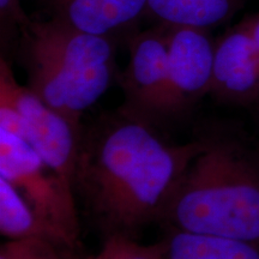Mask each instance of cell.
<instances>
[{
	"instance_id": "cell-1",
	"label": "cell",
	"mask_w": 259,
	"mask_h": 259,
	"mask_svg": "<svg viewBox=\"0 0 259 259\" xmlns=\"http://www.w3.org/2000/svg\"><path fill=\"white\" fill-rule=\"evenodd\" d=\"M205 141L168 144L151 125L121 114L80 135L73 189L107 235L134 238L164 209Z\"/></svg>"
},
{
	"instance_id": "cell-2",
	"label": "cell",
	"mask_w": 259,
	"mask_h": 259,
	"mask_svg": "<svg viewBox=\"0 0 259 259\" xmlns=\"http://www.w3.org/2000/svg\"><path fill=\"white\" fill-rule=\"evenodd\" d=\"M162 221L259 247V167L235 145L206 142L181 177Z\"/></svg>"
},
{
	"instance_id": "cell-3",
	"label": "cell",
	"mask_w": 259,
	"mask_h": 259,
	"mask_svg": "<svg viewBox=\"0 0 259 259\" xmlns=\"http://www.w3.org/2000/svg\"><path fill=\"white\" fill-rule=\"evenodd\" d=\"M118 42L50 18L18 36L28 88L78 131L80 118L111 87Z\"/></svg>"
},
{
	"instance_id": "cell-4",
	"label": "cell",
	"mask_w": 259,
	"mask_h": 259,
	"mask_svg": "<svg viewBox=\"0 0 259 259\" xmlns=\"http://www.w3.org/2000/svg\"><path fill=\"white\" fill-rule=\"evenodd\" d=\"M0 177L21 193L65 245L78 246L79 221L74 189L22 138L0 130Z\"/></svg>"
},
{
	"instance_id": "cell-5",
	"label": "cell",
	"mask_w": 259,
	"mask_h": 259,
	"mask_svg": "<svg viewBox=\"0 0 259 259\" xmlns=\"http://www.w3.org/2000/svg\"><path fill=\"white\" fill-rule=\"evenodd\" d=\"M0 100L11 103L21 114L19 138L73 187L80 132L28 87L19 84L4 57L0 59Z\"/></svg>"
},
{
	"instance_id": "cell-6",
	"label": "cell",
	"mask_w": 259,
	"mask_h": 259,
	"mask_svg": "<svg viewBox=\"0 0 259 259\" xmlns=\"http://www.w3.org/2000/svg\"><path fill=\"white\" fill-rule=\"evenodd\" d=\"M168 24L137 31L127 41L130 58L120 85L125 101L121 114L149 125L163 119L168 88Z\"/></svg>"
},
{
	"instance_id": "cell-7",
	"label": "cell",
	"mask_w": 259,
	"mask_h": 259,
	"mask_svg": "<svg viewBox=\"0 0 259 259\" xmlns=\"http://www.w3.org/2000/svg\"><path fill=\"white\" fill-rule=\"evenodd\" d=\"M167 37L168 88L163 119L184 114L208 95L215 51V41L206 29L168 24Z\"/></svg>"
},
{
	"instance_id": "cell-8",
	"label": "cell",
	"mask_w": 259,
	"mask_h": 259,
	"mask_svg": "<svg viewBox=\"0 0 259 259\" xmlns=\"http://www.w3.org/2000/svg\"><path fill=\"white\" fill-rule=\"evenodd\" d=\"M209 94L220 102H259V54L242 19L215 41Z\"/></svg>"
},
{
	"instance_id": "cell-9",
	"label": "cell",
	"mask_w": 259,
	"mask_h": 259,
	"mask_svg": "<svg viewBox=\"0 0 259 259\" xmlns=\"http://www.w3.org/2000/svg\"><path fill=\"white\" fill-rule=\"evenodd\" d=\"M50 18L78 30L127 42L138 31L148 0H41Z\"/></svg>"
},
{
	"instance_id": "cell-10",
	"label": "cell",
	"mask_w": 259,
	"mask_h": 259,
	"mask_svg": "<svg viewBox=\"0 0 259 259\" xmlns=\"http://www.w3.org/2000/svg\"><path fill=\"white\" fill-rule=\"evenodd\" d=\"M160 245L162 259H259L255 245L174 228Z\"/></svg>"
},
{
	"instance_id": "cell-11",
	"label": "cell",
	"mask_w": 259,
	"mask_h": 259,
	"mask_svg": "<svg viewBox=\"0 0 259 259\" xmlns=\"http://www.w3.org/2000/svg\"><path fill=\"white\" fill-rule=\"evenodd\" d=\"M247 0H148V12L160 23L210 30L229 21Z\"/></svg>"
},
{
	"instance_id": "cell-12",
	"label": "cell",
	"mask_w": 259,
	"mask_h": 259,
	"mask_svg": "<svg viewBox=\"0 0 259 259\" xmlns=\"http://www.w3.org/2000/svg\"><path fill=\"white\" fill-rule=\"evenodd\" d=\"M0 233L9 240L38 238L66 246L53 229L38 218L27 200L21 196V193L2 177H0Z\"/></svg>"
},
{
	"instance_id": "cell-13",
	"label": "cell",
	"mask_w": 259,
	"mask_h": 259,
	"mask_svg": "<svg viewBox=\"0 0 259 259\" xmlns=\"http://www.w3.org/2000/svg\"><path fill=\"white\" fill-rule=\"evenodd\" d=\"M0 259H83L76 251L46 239L28 238L6 241L0 247Z\"/></svg>"
},
{
	"instance_id": "cell-14",
	"label": "cell",
	"mask_w": 259,
	"mask_h": 259,
	"mask_svg": "<svg viewBox=\"0 0 259 259\" xmlns=\"http://www.w3.org/2000/svg\"><path fill=\"white\" fill-rule=\"evenodd\" d=\"M92 259H162L160 242L142 245L132 236L124 234L107 235L101 250Z\"/></svg>"
},
{
	"instance_id": "cell-15",
	"label": "cell",
	"mask_w": 259,
	"mask_h": 259,
	"mask_svg": "<svg viewBox=\"0 0 259 259\" xmlns=\"http://www.w3.org/2000/svg\"><path fill=\"white\" fill-rule=\"evenodd\" d=\"M32 18L22 8L21 0H0V27L2 41L8 42L17 37L21 31L30 25Z\"/></svg>"
},
{
	"instance_id": "cell-16",
	"label": "cell",
	"mask_w": 259,
	"mask_h": 259,
	"mask_svg": "<svg viewBox=\"0 0 259 259\" xmlns=\"http://www.w3.org/2000/svg\"><path fill=\"white\" fill-rule=\"evenodd\" d=\"M244 21L246 25H247V29L248 31H250L252 40H253L255 50H257L259 54V12L248 16V17H246Z\"/></svg>"
},
{
	"instance_id": "cell-17",
	"label": "cell",
	"mask_w": 259,
	"mask_h": 259,
	"mask_svg": "<svg viewBox=\"0 0 259 259\" xmlns=\"http://www.w3.org/2000/svg\"><path fill=\"white\" fill-rule=\"evenodd\" d=\"M257 112H258V115H259V102L257 103Z\"/></svg>"
}]
</instances>
